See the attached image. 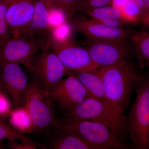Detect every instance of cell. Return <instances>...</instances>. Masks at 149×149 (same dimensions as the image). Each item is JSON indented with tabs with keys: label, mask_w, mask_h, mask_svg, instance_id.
Returning a JSON list of instances; mask_svg holds the SVG:
<instances>
[{
	"label": "cell",
	"mask_w": 149,
	"mask_h": 149,
	"mask_svg": "<svg viewBox=\"0 0 149 149\" xmlns=\"http://www.w3.org/2000/svg\"><path fill=\"white\" fill-rule=\"evenodd\" d=\"M96 72L102 80L106 96L112 109L125 120L124 112L143 75L139 73L132 61H124L101 68Z\"/></svg>",
	"instance_id": "6da1fadb"
},
{
	"label": "cell",
	"mask_w": 149,
	"mask_h": 149,
	"mask_svg": "<svg viewBox=\"0 0 149 149\" xmlns=\"http://www.w3.org/2000/svg\"><path fill=\"white\" fill-rule=\"evenodd\" d=\"M136 93L135 102L125 118V127L134 148L148 149L149 73L143 75Z\"/></svg>",
	"instance_id": "7a4b0ae2"
},
{
	"label": "cell",
	"mask_w": 149,
	"mask_h": 149,
	"mask_svg": "<svg viewBox=\"0 0 149 149\" xmlns=\"http://www.w3.org/2000/svg\"><path fill=\"white\" fill-rule=\"evenodd\" d=\"M64 121L89 120L106 125L125 141L128 136L125 120L118 116L107 105L98 99L88 96L72 109L62 111Z\"/></svg>",
	"instance_id": "3957f363"
},
{
	"label": "cell",
	"mask_w": 149,
	"mask_h": 149,
	"mask_svg": "<svg viewBox=\"0 0 149 149\" xmlns=\"http://www.w3.org/2000/svg\"><path fill=\"white\" fill-rule=\"evenodd\" d=\"M55 127L77 136L96 149L130 148L124 140L100 123L89 120L62 121L58 116Z\"/></svg>",
	"instance_id": "277c9868"
},
{
	"label": "cell",
	"mask_w": 149,
	"mask_h": 149,
	"mask_svg": "<svg viewBox=\"0 0 149 149\" xmlns=\"http://www.w3.org/2000/svg\"><path fill=\"white\" fill-rule=\"evenodd\" d=\"M23 107L31 118L32 131L49 134L55 128L58 116L49 93L32 77L29 82Z\"/></svg>",
	"instance_id": "5b68a950"
},
{
	"label": "cell",
	"mask_w": 149,
	"mask_h": 149,
	"mask_svg": "<svg viewBox=\"0 0 149 149\" xmlns=\"http://www.w3.org/2000/svg\"><path fill=\"white\" fill-rule=\"evenodd\" d=\"M81 44L99 68L124 61H132L135 56L134 48L129 37L108 40L86 38L81 42Z\"/></svg>",
	"instance_id": "8992f818"
},
{
	"label": "cell",
	"mask_w": 149,
	"mask_h": 149,
	"mask_svg": "<svg viewBox=\"0 0 149 149\" xmlns=\"http://www.w3.org/2000/svg\"><path fill=\"white\" fill-rule=\"evenodd\" d=\"M29 69L33 74V78L48 92L68 74L69 70L50 47L38 53Z\"/></svg>",
	"instance_id": "52a82bcc"
},
{
	"label": "cell",
	"mask_w": 149,
	"mask_h": 149,
	"mask_svg": "<svg viewBox=\"0 0 149 149\" xmlns=\"http://www.w3.org/2000/svg\"><path fill=\"white\" fill-rule=\"evenodd\" d=\"M49 47L65 67L79 72H95L99 69L93 61L87 50L72 40H50Z\"/></svg>",
	"instance_id": "ba28073f"
},
{
	"label": "cell",
	"mask_w": 149,
	"mask_h": 149,
	"mask_svg": "<svg viewBox=\"0 0 149 149\" xmlns=\"http://www.w3.org/2000/svg\"><path fill=\"white\" fill-rule=\"evenodd\" d=\"M42 49L35 39L10 36L0 44V63L23 65L29 69L33 59Z\"/></svg>",
	"instance_id": "9c48e42d"
},
{
	"label": "cell",
	"mask_w": 149,
	"mask_h": 149,
	"mask_svg": "<svg viewBox=\"0 0 149 149\" xmlns=\"http://www.w3.org/2000/svg\"><path fill=\"white\" fill-rule=\"evenodd\" d=\"M48 93L54 106L62 111L72 109L89 96L83 84L72 74L62 79Z\"/></svg>",
	"instance_id": "30bf717a"
},
{
	"label": "cell",
	"mask_w": 149,
	"mask_h": 149,
	"mask_svg": "<svg viewBox=\"0 0 149 149\" xmlns=\"http://www.w3.org/2000/svg\"><path fill=\"white\" fill-rule=\"evenodd\" d=\"M0 82L8 93L15 108L23 107L29 82L20 65L0 63Z\"/></svg>",
	"instance_id": "8fae6325"
},
{
	"label": "cell",
	"mask_w": 149,
	"mask_h": 149,
	"mask_svg": "<svg viewBox=\"0 0 149 149\" xmlns=\"http://www.w3.org/2000/svg\"><path fill=\"white\" fill-rule=\"evenodd\" d=\"M54 6L50 0H36L32 20L20 37L35 39L41 44L42 49L49 47L50 15Z\"/></svg>",
	"instance_id": "7c38bea8"
},
{
	"label": "cell",
	"mask_w": 149,
	"mask_h": 149,
	"mask_svg": "<svg viewBox=\"0 0 149 149\" xmlns=\"http://www.w3.org/2000/svg\"><path fill=\"white\" fill-rule=\"evenodd\" d=\"M70 23L75 31L90 40H115L129 37V29L109 27L88 17H73L70 18Z\"/></svg>",
	"instance_id": "4fadbf2b"
},
{
	"label": "cell",
	"mask_w": 149,
	"mask_h": 149,
	"mask_svg": "<svg viewBox=\"0 0 149 149\" xmlns=\"http://www.w3.org/2000/svg\"><path fill=\"white\" fill-rule=\"evenodd\" d=\"M36 0H11L6 13L11 36L20 37L32 20Z\"/></svg>",
	"instance_id": "5bb4252c"
},
{
	"label": "cell",
	"mask_w": 149,
	"mask_h": 149,
	"mask_svg": "<svg viewBox=\"0 0 149 149\" xmlns=\"http://www.w3.org/2000/svg\"><path fill=\"white\" fill-rule=\"evenodd\" d=\"M80 12L88 17L109 27L125 28L127 24H130L121 11L112 5L85 9Z\"/></svg>",
	"instance_id": "9a60e30c"
},
{
	"label": "cell",
	"mask_w": 149,
	"mask_h": 149,
	"mask_svg": "<svg viewBox=\"0 0 149 149\" xmlns=\"http://www.w3.org/2000/svg\"><path fill=\"white\" fill-rule=\"evenodd\" d=\"M45 146L52 149H96L73 134L54 128Z\"/></svg>",
	"instance_id": "2e32d148"
},
{
	"label": "cell",
	"mask_w": 149,
	"mask_h": 149,
	"mask_svg": "<svg viewBox=\"0 0 149 149\" xmlns=\"http://www.w3.org/2000/svg\"><path fill=\"white\" fill-rule=\"evenodd\" d=\"M68 74L74 75L79 79L86 88L89 96L98 99L112 109L106 96L102 80L96 71L79 72L69 70Z\"/></svg>",
	"instance_id": "e0dca14e"
},
{
	"label": "cell",
	"mask_w": 149,
	"mask_h": 149,
	"mask_svg": "<svg viewBox=\"0 0 149 149\" xmlns=\"http://www.w3.org/2000/svg\"><path fill=\"white\" fill-rule=\"evenodd\" d=\"M129 37L133 45L139 68H149V32L129 29Z\"/></svg>",
	"instance_id": "ac0fdd59"
},
{
	"label": "cell",
	"mask_w": 149,
	"mask_h": 149,
	"mask_svg": "<svg viewBox=\"0 0 149 149\" xmlns=\"http://www.w3.org/2000/svg\"><path fill=\"white\" fill-rule=\"evenodd\" d=\"M9 114L10 124L17 130L22 133L32 131L31 118L24 107L11 111Z\"/></svg>",
	"instance_id": "d6986e66"
},
{
	"label": "cell",
	"mask_w": 149,
	"mask_h": 149,
	"mask_svg": "<svg viewBox=\"0 0 149 149\" xmlns=\"http://www.w3.org/2000/svg\"><path fill=\"white\" fill-rule=\"evenodd\" d=\"M7 139L9 141H19L22 143L32 142L31 140L13 128L3 119L0 118V141Z\"/></svg>",
	"instance_id": "ffe728a7"
},
{
	"label": "cell",
	"mask_w": 149,
	"mask_h": 149,
	"mask_svg": "<svg viewBox=\"0 0 149 149\" xmlns=\"http://www.w3.org/2000/svg\"><path fill=\"white\" fill-rule=\"evenodd\" d=\"M11 0H4L0 4V44L11 36L6 19V13Z\"/></svg>",
	"instance_id": "44dd1931"
},
{
	"label": "cell",
	"mask_w": 149,
	"mask_h": 149,
	"mask_svg": "<svg viewBox=\"0 0 149 149\" xmlns=\"http://www.w3.org/2000/svg\"><path fill=\"white\" fill-rule=\"evenodd\" d=\"M121 11L123 16L130 24L141 21V10L135 0H130Z\"/></svg>",
	"instance_id": "7402d4cb"
},
{
	"label": "cell",
	"mask_w": 149,
	"mask_h": 149,
	"mask_svg": "<svg viewBox=\"0 0 149 149\" xmlns=\"http://www.w3.org/2000/svg\"><path fill=\"white\" fill-rule=\"evenodd\" d=\"M56 7L61 10L69 19L78 11L77 8L82 0H50Z\"/></svg>",
	"instance_id": "603a6c76"
},
{
	"label": "cell",
	"mask_w": 149,
	"mask_h": 149,
	"mask_svg": "<svg viewBox=\"0 0 149 149\" xmlns=\"http://www.w3.org/2000/svg\"><path fill=\"white\" fill-rule=\"evenodd\" d=\"M111 0H82L78 5L77 10L111 5Z\"/></svg>",
	"instance_id": "cb8c5ba5"
},
{
	"label": "cell",
	"mask_w": 149,
	"mask_h": 149,
	"mask_svg": "<svg viewBox=\"0 0 149 149\" xmlns=\"http://www.w3.org/2000/svg\"><path fill=\"white\" fill-rule=\"evenodd\" d=\"M8 144V148L13 149H48L45 145L38 143L33 141L28 143H21V144L17 143L15 141H10Z\"/></svg>",
	"instance_id": "d4e9b609"
},
{
	"label": "cell",
	"mask_w": 149,
	"mask_h": 149,
	"mask_svg": "<svg viewBox=\"0 0 149 149\" xmlns=\"http://www.w3.org/2000/svg\"><path fill=\"white\" fill-rule=\"evenodd\" d=\"M10 111V104L8 99L4 94L0 97V115L9 113Z\"/></svg>",
	"instance_id": "484cf974"
},
{
	"label": "cell",
	"mask_w": 149,
	"mask_h": 149,
	"mask_svg": "<svg viewBox=\"0 0 149 149\" xmlns=\"http://www.w3.org/2000/svg\"><path fill=\"white\" fill-rule=\"evenodd\" d=\"M141 10V19L149 13V0H135Z\"/></svg>",
	"instance_id": "4316f807"
},
{
	"label": "cell",
	"mask_w": 149,
	"mask_h": 149,
	"mask_svg": "<svg viewBox=\"0 0 149 149\" xmlns=\"http://www.w3.org/2000/svg\"><path fill=\"white\" fill-rule=\"evenodd\" d=\"M130 0H111V5L113 6L120 10Z\"/></svg>",
	"instance_id": "83f0119b"
},
{
	"label": "cell",
	"mask_w": 149,
	"mask_h": 149,
	"mask_svg": "<svg viewBox=\"0 0 149 149\" xmlns=\"http://www.w3.org/2000/svg\"><path fill=\"white\" fill-rule=\"evenodd\" d=\"M143 25L149 29V13L141 18V21Z\"/></svg>",
	"instance_id": "f1b7e54d"
},
{
	"label": "cell",
	"mask_w": 149,
	"mask_h": 149,
	"mask_svg": "<svg viewBox=\"0 0 149 149\" xmlns=\"http://www.w3.org/2000/svg\"><path fill=\"white\" fill-rule=\"evenodd\" d=\"M3 94L2 92V85L1 84V82H0V97H1V96Z\"/></svg>",
	"instance_id": "f546056e"
},
{
	"label": "cell",
	"mask_w": 149,
	"mask_h": 149,
	"mask_svg": "<svg viewBox=\"0 0 149 149\" xmlns=\"http://www.w3.org/2000/svg\"><path fill=\"white\" fill-rule=\"evenodd\" d=\"M5 148V146L4 145H3L2 143L0 142V149H2Z\"/></svg>",
	"instance_id": "4dcf8cb0"
},
{
	"label": "cell",
	"mask_w": 149,
	"mask_h": 149,
	"mask_svg": "<svg viewBox=\"0 0 149 149\" xmlns=\"http://www.w3.org/2000/svg\"><path fill=\"white\" fill-rule=\"evenodd\" d=\"M3 1H4V0H0V4H1V3Z\"/></svg>",
	"instance_id": "1f68e13d"
},
{
	"label": "cell",
	"mask_w": 149,
	"mask_h": 149,
	"mask_svg": "<svg viewBox=\"0 0 149 149\" xmlns=\"http://www.w3.org/2000/svg\"><path fill=\"white\" fill-rule=\"evenodd\" d=\"M148 149H149V145H148Z\"/></svg>",
	"instance_id": "d6a6232c"
}]
</instances>
